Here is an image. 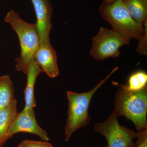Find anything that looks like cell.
Instances as JSON below:
<instances>
[{
	"mask_svg": "<svg viewBox=\"0 0 147 147\" xmlns=\"http://www.w3.org/2000/svg\"><path fill=\"white\" fill-rule=\"evenodd\" d=\"M113 112L118 118L123 116L134 123L137 132L147 129V86L131 91L120 85L115 97Z\"/></svg>",
	"mask_w": 147,
	"mask_h": 147,
	"instance_id": "cell-1",
	"label": "cell"
},
{
	"mask_svg": "<svg viewBox=\"0 0 147 147\" xmlns=\"http://www.w3.org/2000/svg\"><path fill=\"white\" fill-rule=\"evenodd\" d=\"M4 21L16 33L20 42V56L15 60L16 70L26 74L29 62L40 44L36 24L24 21L19 13L13 10L7 13Z\"/></svg>",
	"mask_w": 147,
	"mask_h": 147,
	"instance_id": "cell-2",
	"label": "cell"
},
{
	"mask_svg": "<svg viewBox=\"0 0 147 147\" xmlns=\"http://www.w3.org/2000/svg\"><path fill=\"white\" fill-rule=\"evenodd\" d=\"M118 69V67L114 68L105 79L89 91L81 93L67 92L68 110L65 127L66 142L68 141L72 134L77 129L89 125L91 118L89 115L88 109L92 98L97 90Z\"/></svg>",
	"mask_w": 147,
	"mask_h": 147,
	"instance_id": "cell-3",
	"label": "cell"
},
{
	"mask_svg": "<svg viewBox=\"0 0 147 147\" xmlns=\"http://www.w3.org/2000/svg\"><path fill=\"white\" fill-rule=\"evenodd\" d=\"M99 12L102 18L111 25L113 30L125 37L139 40L147 30L144 25L137 23L127 9L123 0H115L109 3H102Z\"/></svg>",
	"mask_w": 147,
	"mask_h": 147,
	"instance_id": "cell-4",
	"label": "cell"
},
{
	"mask_svg": "<svg viewBox=\"0 0 147 147\" xmlns=\"http://www.w3.org/2000/svg\"><path fill=\"white\" fill-rule=\"evenodd\" d=\"M92 40L90 55L95 59L102 61L109 58L117 57L120 54V48L129 45L131 39L113 29L101 28Z\"/></svg>",
	"mask_w": 147,
	"mask_h": 147,
	"instance_id": "cell-5",
	"label": "cell"
},
{
	"mask_svg": "<svg viewBox=\"0 0 147 147\" xmlns=\"http://www.w3.org/2000/svg\"><path fill=\"white\" fill-rule=\"evenodd\" d=\"M94 131L105 137L107 147H134L133 140L137 138V133L132 129L121 126L118 117L113 112L108 119L102 122L94 125Z\"/></svg>",
	"mask_w": 147,
	"mask_h": 147,
	"instance_id": "cell-6",
	"label": "cell"
},
{
	"mask_svg": "<svg viewBox=\"0 0 147 147\" xmlns=\"http://www.w3.org/2000/svg\"><path fill=\"white\" fill-rule=\"evenodd\" d=\"M20 132L35 134L44 141L49 140L47 131L42 129L37 122L34 109L24 108L21 113H18L9 131L7 140Z\"/></svg>",
	"mask_w": 147,
	"mask_h": 147,
	"instance_id": "cell-7",
	"label": "cell"
},
{
	"mask_svg": "<svg viewBox=\"0 0 147 147\" xmlns=\"http://www.w3.org/2000/svg\"><path fill=\"white\" fill-rule=\"evenodd\" d=\"M36 17L37 31L40 44L51 43L50 34L52 28L53 8L50 0H30Z\"/></svg>",
	"mask_w": 147,
	"mask_h": 147,
	"instance_id": "cell-8",
	"label": "cell"
},
{
	"mask_svg": "<svg viewBox=\"0 0 147 147\" xmlns=\"http://www.w3.org/2000/svg\"><path fill=\"white\" fill-rule=\"evenodd\" d=\"M34 59L36 63L50 78H56L59 76L57 55L51 43L40 44L35 53Z\"/></svg>",
	"mask_w": 147,
	"mask_h": 147,
	"instance_id": "cell-9",
	"label": "cell"
},
{
	"mask_svg": "<svg viewBox=\"0 0 147 147\" xmlns=\"http://www.w3.org/2000/svg\"><path fill=\"white\" fill-rule=\"evenodd\" d=\"M42 72L41 68L34 60V58L31 60L28 64L26 74L27 84L24 90L26 109H34L36 106L34 96V86L38 76Z\"/></svg>",
	"mask_w": 147,
	"mask_h": 147,
	"instance_id": "cell-10",
	"label": "cell"
},
{
	"mask_svg": "<svg viewBox=\"0 0 147 147\" xmlns=\"http://www.w3.org/2000/svg\"><path fill=\"white\" fill-rule=\"evenodd\" d=\"M17 100H13L8 106L0 110V147L7 141V134L18 114Z\"/></svg>",
	"mask_w": 147,
	"mask_h": 147,
	"instance_id": "cell-11",
	"label": "cell"
},
{
	"mask_svg": "<svg viewBox=\"0 0 147 147\" xmlns=\"http://www.w3.org/2000/svg\"><path fill=\"white\" fill-rule=\"evenodd\" d=\"M132 18L144 26L147 22V0H123Z\"/></svg>",
	"mask_w": 147,
	"mask_h": 147,
	"instance_id": "cell-12",
	"label": "cell"
},
{
	"mask_svg": "<svg viewBox=\"0 0 147 147\" xmlns=\"http://www.w3.org/2000/svg\"><path fill=\"white\" fill-rule=\"evenodd\" d=\"M13 83L8 75L0 77V110L8 106L15 99Z\"/></svg>",
	"mask_w": 147,
	"mask_h": 147,
	"instance_id": "cell-13",
	"label": "cell"
},
{
	"mask_svg": "<svg viewBox=\"0 0 147 147\" xmlns=\"http://www.w3.org/2000/svg\"><path fill=\"white\" fill-rule=\"evenodd\" d=\"M147 74L143 70L135 71L129 77L126 86L129 90L139 91L147 86Z\"/></svg>",
	"mask_w": 147,
	"mask_h": 147,
	"instance_id": "cell-14",
	"label": "cell"
},
{
	"mask_svg": "<svg viewBox=\"0 0 147 147\" xmlns=\"http://www.w3.org/2000/svg\"><path fill=\"white\" fill-rule=\"evenodd\" d=\"M18 147H54L47 141H33L25 140L18 144Z\"/></svg>",
	"mask_w": 147,
	"mask_h": 147,
	"instance_id": "cell-15",
	"label": "cell"
},
{
	"mask_svg": "<svg viewBox=\"0 0 147 147\" xmlns=\"http://www.w3.org/2000/svg\"><path fill=\"white\" fill-rule=\"evenodd\" d=\"M137 51L140 55H147V30L145 33L144 36L139 40Z\"/></svg>",
	"mask_w": 147,
	"mask_h": 147,
	"instance_id": "cell-16",
	"label": "cell"
},
{
	"mask_svg": "<svg viewBox=\"0 0 147 147\" xmlns=\"http://www.w3.org/2000/svg\"><path fill=\"white\" fill-rule=\"evenodd\" d=\"M137 139L136 146L134 147H142L147 142V129L137 132Z\"/></svg>",
	"mask_w": 147,
	"mask_h": 147,
	"instance_id": "cell-17",
	"label": "cell"
},
{
	"mask_svg": "<svg viewBox=\"0 0 147 147\" xmlns=\"http://www.w3.org/2000/svg\"><path fill=\"white\" fill-rule=\"evenodd\" d=\"M115 1V0H104L102 3L108 4L112 2H113V1Z\"/></svg>",
	"mask_w": 147,
	"mask_h": 147,
	"instance_id": "cell-18",
	"label": "cell"
},
{
	"mask_svg": "<svg viewBox=\"0 0 147 147\" xmlns=\"http://www.w3.org/2000/svg\"><path fill=\"white\" fill-rule=\"evenodd\" d=\"M142 147H147V142H146V143H145L144 146H143Z\"/></svg>",
	"mask_w": 147,
	"mask_h": 147,
	"instance_id": "cell-19",
	"label": "cell"
},
{
	"mask_svg": "<svg viewBox=\"0 0 147 147\" xmlns=\"http://www.w3.org/2000/svg\"><path fill=\"white\" fill-rule=\"evenodd\" d=\"M107 147V146H105V147Z\"/></svg>",
	"mask_w": 147,
	"mask_h": 147,
	"instance_id": "cell-20",
	"label": "cell"
},
{
	"mask_svg": "<svg viewBox=\"0 0 147 147\" xmlns=\"http://www.w3.org/2000/svg\"></svg>",
	"mask_w": 147,
	"mask_h": 147,
	"instance_id": "cell-21",
	"label": "cell"
}]
</instances>
